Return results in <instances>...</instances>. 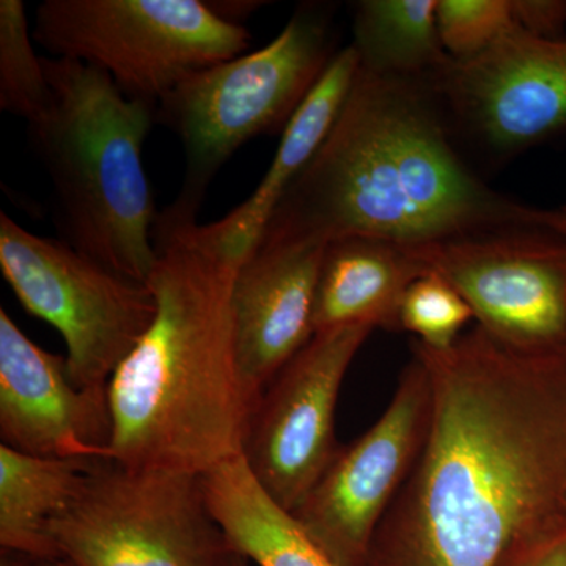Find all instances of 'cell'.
I'll return each mask as SVG.
<instances>
[{"label":"cell","instance_id":"28","mask_svg":"<svg viewBox=\"0 0 566 566\" xmlns=\"http://www.w3.org/2000/svg\"><path fill=\"white\" fill-rule=\"evenodd\" d=\"M564 208H565V210H566V205H565V207H564Z\"/></svg>","mask_w":566,"mask_h":566},{"label":"cell","instance_id":"19","mask_svg":"<svg viewBox=\"0 0 566 566\" xmlns=\"http://www.w3.org/2000/svg\"><path fill=\"white\" fill-rule=\"evenodd\" d=\"M352 46L360 69L427 80L449 61L438 29V0H363L354 7Z\"/></svg>","mask_w":566,"mask_h":566},{"label":"cell","instance_id":"9","mask_svg":"<svg viewBox=\"0 0 566 566\" xmlns=\"http://www.w3.org/2000/svg\"><path fill=\"white\" fill-rule=\"evenodd\" d=\"M444 277L476 326L523 354L566 353V233L510 230L405 248Z\"/></svg>","mask_w":566,"mask_h":566},{"label":"cell","instance_id":"14","mask_svg":"<svg viewBox=\"0 0 566 566\" xmlns=\"http://www.w3.org/2000/svg\"><path fill=\"white\" fill-rule=\"evenodd\" d=\"M315 241L260 240L234 277L238 364L253 403L315 335L324 249Z\"/></svg>","mask_w":566,"mask_h":566},{"label":"cell","instance_id":"8","mask_svg":"<svg viewBox=\"0 0 566 566\" xmlns=\"http://www.w3.org/2000/svg\"><path fill=\"white\" fill-rule=\"evenodd\" d=\"M0 270L22 307L66 345L74 385L107 389L156 316L150 286L115 273L62 240L39 237L0 212Z\"/></svg>","mask_w":566,"mask_h":566},{"label":"cell","instance_id":"5","mask_svg":"<svg viewBox=\"0 0 566 566\" xmlns=\"http://www.w3.org/2000/svg\"><path fill=\"white\" fill-rule=\"evenodd\" d=\"M334 55L329 13L308 3L262 50L196 71L167 93L156 123L180 139L185 177L164 212L197 221L223 164L249 140L285 132Z\"/></svg>","mask_w":566,"mask_h":566},{"label":"cell","instance_id":"21","mask_svg":"<svg viewBox=\"0 0 566 566\" xmlns=\"http://www.w3.org/2000/svg\"><path fill=\"white\" fill-rule=\"evenodd\" d=\"M474 312L460 292L436 273L420 275L406 290L400 307V329L433 349H449L463 335Z\"/></svg>","mask_w":566,"mask_h":566},{"label":"cell","instance_id":"10","mask_svg":"<svg viewBox=\"0 0 566 566\" xmlns=\"http://www.w3.org/2000/svg\"><path fill=\"white\" fill-rule=\"evenodd\" d=\"M433 390L420 357L401 371L392 401L374 427L342 446L326 474L292 516L338 566H364L382 517L422 452Z\"/></svg>","mask_w":566,"mask_h":566},{"label":"cell","instance_id":"27","mask_svg":"<svg viewBox=\"0 0 566 566\" xmlns=\"http://www.w3.org/2000/svg\"><path fill=\"white\" fill-rule=\"evenodd\" d=\"M226 566H249L248 560L244 557H241L240 554L233 553L230 556L229 560H227Z\"/></svg>","mask_w":566,"mask_h":566},{"label":"cell","instance_id":"26","mask_svg":"<svg viewBox=\"0 0 566 566\" xmlns=\"http://www.w3.org/2000/svg\"><path fill=\"white\" fill-rule=\"evenodd\" d=\"M2 566H20V564H18V562H11V560H6L3 562V565ZM32 566H74L73 564H71L70 560H66V558H48V560H39L36 562L35 565H32Z\"/></svg>","mask_w":566,"mask_h":566},{"label":"cell","instance_id":"23","mask_svg":"<svg viewBox=\"0 0 566 566\" xmlns=\"http://www.w3.org/2000/svg\"><path fill=\"white\" fill-rule=\"evenodd\" d=\"M516 28L545 39L566 35V0H510Z\"/></svg>","mask_w":566,"mask_h":566},{"label":"cell","instance_id":"13","mask_svg":"<svg viewBox=\"0 0 566 566\" xmlns=\"http://www.w3.org/2000/svg\"><path fill=\"white\" fill-rule=\"evenodd\" d=\"M0 439L41 458L109 460L107 389L74 385L66 357L40 348L0 311Z\"/></svg>","mask_w":566,"mask_h":566},{"label":"cell","instance_id":"11","mask_svg":"<svg viewBox=\"0 0 566 566\" xmlns=\"http://www.w3.org/2000/svg\"><path fill=\"white\" fill-rule=\"evenodd\" d=\"M371 331L345 326L316 333L253 408L241 457L285 512L297 509L340 452L335 436L338 394Z\"/></svg>","mask_w":566,"mask_h":566},{"label":"cell","instance_id":"25","mask_svg":"<svg viewBox=\"0 0 566 566\" xmlns=\"http://www.w3.org/2000/svg\"><path fill=\"white\" fill-rule=\"evenodd\" d=\"M513 566H566V535Z\"/></svg>","mask_w":566,"mask_h":566},{"label":"cell","instance_id":"18","mask_svg":"<svg viewBox=\"0 0 566 566\" xmlns=\"http://www.w3.org/2000/svg\"><path fill=\"white\" fill-rule=\"evenodd\" d=\"M95 463L25 455L0 446V545L3 553L36 560L61 558L51 538L52 523L69 510Z\"/></svg>","mask_w":566,"mask_h":566},{"label":"cell","instance_id":"7","mask_svg":"<svg viewBox=\"0 0 566 566\" xmlns=\"http://www.w3.org/2000/svg\"><path fill=\"white\" fill-rule=\"evenodd\" d=\"M51 538L74 566H226L233 554L202 476L111 460L92 465Z\"/></svg>","mask_w":566,"mask_h":566},{"label":"cell","instance_id":"6","mask_svg":"<svg viewBox=\"0 0 566 566\" xmlns=\"http://www.w3.org/2000/svg\"><path fill=\"white\" fill-rule=\"evenodd\" d=\"M32 35L51 57L96 66L126 98L153 107L189 74L251 44L248 29L200 0H44Z\"/></svg>","mask_w":566,"mask_h":566},{"label":"cell","instance_id":"1","mask_svg":"<svg viewBox=\"0 0 566 566\" xmlns=\"http://www.w3.org/2000/svg\"><path fill=\"white\" fill-rule=\"evenodd\" d=\"M411 353L430 428L364 566H513L566 535V353L513 352L476 324Z\"/></svg>","mask_w":566,"mask_h":566},{"label":"cell","instance_id":"12","mask_svg":"<svg viewBox=\"0 0 566 566\" xmlns=\"http://www.w3.org/2000/svg\"><path fill=\"white\" fill-rule=\"evenodd\" d=\"M427 81L452 133L499 158L566 133V35L545 39L513 25Z\"/></svg>","mask_w":566,"mask_h":566},{"label":"cell","instance_id":"24","mask_svg":"<svg viewBox=\"0 0 566 566\" xmlns=\"http://www.w3.org/2000/svg\"><path fill=\"white\" fill-rule=\"evenodd\" d=\"M207 6L221 20L230 22V24L243 25L241 21L248 20L253 11L259 10L262 6H266V3L255 2V0L253 2L251 0H222V2H207Z\"/></svg>","mask_w":566,"mask_h":566},{"label":"cell","instance_id":"20","mask_svg":"<svg viewBox=\"0 0 566 566\" xmlns=\"http://www.w3.org/2000/svg\"><path fill=\"white\" fill-rule=\"evenodd\" d=\"M22 0L0 2V109L32 123L46 107V70L33 51Z\"/></svg>","mask_w":566,"mask_h":566},{"label":"cell","instance_id":"3","mask_svg":"<svg viewBox=\"0 0 566 566\" xmlns=\"http://www.w3.org/2000/svg\"><path fill=\"white\" fill-rule=\"evenodd\" d=\"M153 240L156 316L107 385L109 460L202 476L243 453L255 408L234 342L232 292L244 256L208 223L164 211Z\"/></svg>","mask_w":566,"mask_h":566},{"label":"cell","instance_id":"4","mask_svg":"<svg viewBox=\"0 0 566 566\" xmlns=\"http://www.w3.org/2000/svg\"><path fill=\"white\" fill-rule=\"evenodd\" d=\"M43 65L50 95L29 136L50 175L62 241L147 283L158 214L142 153L156 107L126 98L87 63L43 57Z\"/></svg>","mask_w":566,"mask_h":566},{"label":"cell","instance_id":"22","mask_svg":"<svg viewBox=\"0 0 566 566\" xmlns=\"http://www.w3.org/2000/svg\"><path fill=\"white\" fill-rule=\"evenodd\" d=\"M515 25L510 0H438V29L450 59L490 48Z\"/></svg>","mask_w":566,"mask_h":566},{"label":"cell","instance_id":"17","mask_svg":"<svg viewBox=\"0 0 566 566\" xmlns=\"http://www.w3.org/2000/svg\"><path fill=\"white\" fill-rule=\"evenodd\" d=\"M205 495L233 553L259 566H338L292 513L253 479L243 457L202 475Z\"/></svg>","mask_w":566,"mask_h":566},{"label":"cell","instance_id":"2","mask_svg":"<svg viewBox=\"0 0 566 566\" xmlns=\"http://www.w3.org/2000/svg\"><path fill=\"white\" fill-rule=\"evenodd\" d=\"M510 230L566 233V210L490 188L461 158L427 80L360 69L333 132L283 193L260 240L329 244L360 237L420 248Z\"/></svg>","mask_w":566,"mask_h":566},{"label":"cell","instance_id":"16","mask_svg":"<svg viewBox=\"0 0 566 566\" xmlns=\"http://www.w3.org/2000/svg\"><path fill=\"white\" fill-rule=\"evenodd\" d=\"M401 245L344 238L324 249L315 301V334L345 326L400 329L406 290L427 274Z\"/></svg>","mask_w":566,"mask_h":566},{"label":"cell","instance_id":"15","mask_svg":"<svg viewBox=\"0 0 566 566\" xmlns=\"http://www.w3.org/2000/svg\"><path fill=\"white\" fill-rule=\"evenodd\" d=\"M359 70V57L352 44L335 52L322 77L286 125L273 163L255 191L229 214L208 223L214 237L230 251L245 259L259 243L283 193L333 132Z\"/></svg>","mask_w":566,"mask_h":566}]
</instances>
